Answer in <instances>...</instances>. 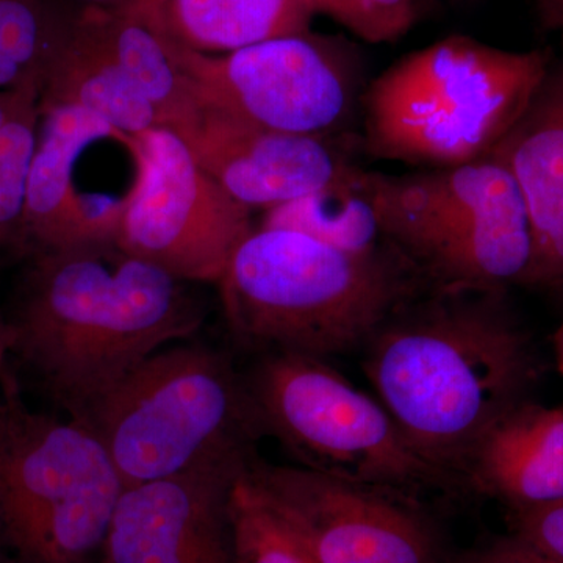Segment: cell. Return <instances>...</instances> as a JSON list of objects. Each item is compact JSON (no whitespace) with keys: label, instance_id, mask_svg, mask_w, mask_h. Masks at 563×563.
I'll list each match as a JSON object with an SVG mask.
<instances>
[{"label":"cell","instance_id":"obj_19","mask_svg":"<svg viewBox=\"0 0 563 563\" xmlns=\"http://www.w3.org/2000/svg\"><path fill=\"white\" fill-rule=\"evenodd\" d=\"M362 169L350 166L331 184L295 201L265 210L261 228L306 233L346 252L369 254L390 247L363 185Z\"/></svg>","mask_w":563,"mask_h":563},{"label":"cell","instance_id":"obj_4","mask_svg":"<svg viewBox=\"0 0 563 563\" xmlns=\"http://www.w3.org/2000/svg\"><path fill=\"white\" fill-rule=\"evenodd\" d=\"M553 57L550 47L506 51L466 35L410 52L366 84L362 150L374 161L418 169L488 157Z\"/></svg>","mask_w":563,"mask_h":563},{"label":"cell","instance_id":"obj_10","mask_svg":"<svg viewBox=\"0 0 563 563\" xmlns=\"http://www.w3.org/2000/svg\"><path fill=\"white\" fill-rule=\"evenodd\" d=\"M124 144L136 173L114 240L177 279L217 285L254 231L252 210L222 190L172 129H150Z\"/></svg>","mask_w":563,"mask_h":563},{"label":"cell","instance_id":"obj_27","mask_svg":"<svg viewBox=\"0 0 563 563\" xmlns=\"http://www.w3.org/2000/svg\"><path fill=\"white\" fill-rule=\"evenodd\" d=\"M537 14L544 31H563V0H537Z\"/></svg>","mask_w":563,"mask_h":563},{"label":"cell","instance_id":"obj_8","mask_svg":"<svg viewBox=\"0 0 563 563\" xmlns=\"http://www.w3.org/2000/svg\"><path fill=\"white\" fill-rule=\"evenodd\" d=\"M244 377L265 435L306 468L407 495L457 483L407 443L379 399L325 358L265 352Z\"/></svg>","mask_w":563,"mask_h":563},{"label":"cell","instance_id":"obj_16","mask_svg":"<svg viewBox=\"0 0 563 563\" xmlns=\"http://www.w3.org/2000/svg\"><path fill=\"white\" fill-rule=\"evenodd\" d=\"M55 3L57 21L40 101L91 111L125 136L162 128L151 103L114 57L98 7Z\"/></svg>","mask_w":563,"mask_h":563},{"label":"cell","instance_id":"obj_3","mask_svg":"<svg viewBox=\"0 0 563 563\" xmlns=\"http://www.w3.org/2000/svg\"><path fill=\"white\" fill-rule=\"evenodd\" d=\"M217 285L236 340L320 358L365 346L401 303L429 290L391 247L354 254L261 225L233 251Z\"/></svg>","mask_w":563,"mask_h":563},{"label":"cell","instance_id":"obj_11","mask_svg":"<svg viewBox=\"0 0 563 563\" xmlns=\"http://www.w3.org/2000/svg\"><path fill=\"white\" fill-rule=\"evenodd\" d=\"M317 563H437V544L407 493L255 457L244 472Z\"/></svg>","mask_w":563,"mask_h":563},{"label":"cell","instance_id":"obj_18","mask_svg":"<svg viewBox=\"0 0 563 563\" xmlns=\"http://www.w3.org/2000/svg\"><path fill=\"white\" fill-rule=\"evenodd\" d=\"M128 11L168 43L206 55L310 32L317 16L309 0H140Z\"/></svg>","mask_w":563,"mask_h":563},{"label":"cell","instance_id":"obj_12","mask_svg":"<svg viewBox=\"0 0 563 563\" xmlns=\"http://www.w3.org/2000/svg\"><path fill=\"white\" fill-rule=\"evenodd\" d=\"M251 462L128 485L99 563H233L232 493Z\"/></svg>","mask_w":563,"mask_h":563},{"label":"cell","instance_id":"obj_29","mask_svg":"<svg viewBox=\"0 0 563 563\" xmlns=\"http://www.w3.org/2000/svg\"><path fill=\"white\" fill-rule=\"evenodd\" d=\"M84 5L98 7L103 10L128 11L135 7L140 0H70Z\"/></svg>","mask_w":563,"mask_h":563},{"label":"cell","instance_id":"obj_22","mask_svg":"<svg viewBox=\"0 0 563 563\" xmlns=\"http://www.w3.org/2000/svg\"><path fill=\"white\" fill-rule=\"evenodd\" d=\"M231 515L233 563H317L262 501L244 473L233 487Z\"/></svg>","mask_w":563,"mask_h":563},{"label":"cell","instance_id":"obj_21","mask_svg":"<svg viewBox=\"0 0 563 563\" xmlns=\"http://www.w3.org/2000/svg\"><path fill=\"white\" fill-rule=\"evenodd\" d=\"M40 99L0 131V246L25 244V211L40 131Z\"/></svg>","mask_w":563,"mask_h":563},{"label":"cell","instance_id":"obj_23","mask_svg":"<svg viewBox=\"0 0 563 563\" xmlns=\"http://www.w3.org/2000/svg\"><path fill=\"white\" fill-rule=\"evenodd\" d=\"M324 14L366 43H396L431 9L433 0H309Z\"/></svg>","mask_w":563,"mask_h":563},{"label":"cell","instance_id":"obj_5","mask_svg":"<svg viewBox=\"0 0 563 563\" xmlns=\"http://www.w3.org/2000/svg\"><path fill=\"white\" fill-rule=\"evenodd\" d=\"M74 418L98 437L124 487L251 462L265 435L246 377L199 343L154 352Z\"/></svg>","mask_w":563,"mask_h":563},{"label":"cell","instance_id":"obj_9","mask_svg":"<svg viewBox=\"0 0 563 563\" xmlns=\"http://www.w3.org/2000/svg\"><path fill=\"white\" fill-rule=\"evenodd\" d=\"M165 44L202 106L251 124L333 139L361 114L363 65L342 38L310 31L222 55Z\"/></svg>","mask_w":563,"mask_h":563},{"label":"cell","instance_id":"obj_30","mask_svg":"<svg viewBox=\"0 0 563 563\" xmlns=\"http://www.w3.org/2000/svg\"><path fill=\"white\" fill-rule=\"evenodd\" d=\"M554 344L555 357H558L559 372H561L563 377V321L561 328H559V331L555 332Z\"/></svg>","mask_w":563,"mask_h":563},{"label":"cell","instance_id":"obj_25","mask_svg":"<svg viewBox=\"0 0 563 563\" xmlns=\"http://www.w3.org/2000/svg\"><path fill=\"white\" fill-rule=\"evenodd\" d=\"M463 563H559L547 555L539 553L533 548L528 547L520 540L514 539L512 542L498 544L470 558Z\"/></svg>","mask_w":563,"mask_h":563},{"label":"cell","instance_id":"obj_13","mask_svg":"<svg viewBox=\"0 0 563 563\" xmlns=\"http://www.w3.org/2000/svg\"><path fill=\"white\" fill-rule=\"evenodd\" d=\"M184 140L222 190L251 210L295 201L351 166L333 139L273 131L206 106Z\"/></svg>","mask_w":563,"mask_h":563},{"label":"cell","instance_id":"obj_17","mask_svg":"<svg viewBox=\"0 0 563 563\" xmlns=\"http://www.w3.org/2000/svg\"><path fill=\"white\" fill-rule=\"evenodd\" d=\"M463 479L517 510L563 503V407L526 401L496 422Z\"/></svg>","mask_w":563,"mask_h":563},{"label":"cell","instance_id":"obj_24","mask_svg":"<svg viewBox=\"0 0 563 563\" xmlns=\"http://www.w3.org/2000/svg\"><path fill=\"white\" fill-rule=\"evenodd\" d=\"M515 539L563 563V503L512 512Z\"/></svg>","mask_w":563,"mask_h":563},{"label":"cell","instance_id":"obj_6","mask_svg":"<svg viewBox=\"0 0 563 563\" xmlns=\"http://www.w3.org/2000/svg\"><path fill=\"white\" fill-rule=\"evenodd\" d=\"M385 242L432 290L506 291L531 268L523 191L495 154L450 168L361 172Z\"/></svg>","mask_w":563,"mask_h":563},{"label":"cell","instance_id":"obj_26","mask_svg":"<svg viewBox=\"0 0 563 563\" xmlns=\"http://www.w3.org/2000/svg\"><path fill=\"white\" fill-rule=\"evenodd\" d=\"M41 85H43V76L24 81V84L18 85V87L0 90V131H2L29 102L41 98Z\"/></svg>","mask_w":563,"mask_h":563},{"label":"cell","instance_id":"obj_28","mask_svg":"<svg viewBox=\"0 0 563 563\" xmlns=\"http://www.w3.org/2000/svg\"><path fill=\"white\" fill-rule=\"evenodd\" d=\"M10 342H9V328L5 322L0 320V406H2L3 388H5L7 374L3 369V363H5V355L9 354Z\"/></svg>","mask_w":563,"mask_h":563},{"label":"cell","instance_id":"obj_31","mask_svg":"<svg viewBox=\"0 0 563 563\" xmlns=\"http://www.w3.org/2000/svg\"><path fill=\"white\" fill-rule=\"evenodd\" d=\"M2 550H3L2 543H0V553H2Z\"/></svg>","mask_w":563,"mask_h":563},{"label":"cell","instance_id":"obj_2","mask_svg":"<svg viewBox=\"0 0 563 563\" xmlns=\"http://www.w3.org/2000/svg\"><path fill=\"white\" fill-rule=\"evenodd\" d=\"M196 284L114 240L36 252L9 328L13 351L69 415L207 317Z\"/></svg>","mask_w":563,"mask_h":563},{"label":"cell","instance_id":"obj_14","mask_svg":"<svg viewBox=\"0 0 563 563\" xmlns=\"http://www.w3.org/2000/svg\"><path fill=\"white\" fill-rule=\"evenodd\" d=\"M40 110L25 244L41 252L117 239L122 199L84 195L74 184V172L91 144L111 139L124 144L128 136L80 107L40 101Z\"/></svg>","mask_w":563,"mask_h":563},{"label":"cell","instance_id":"obj_1","mask_svg":"<svg viewBox=\"0 0 563 563\" xmlns=\"http://www.w3.org/2000/svg\"><path fill=\"white\" fill-rule=\"evenodd\" d=\"M363 369L407 443L463 479L481 440L542 376L506 291L420 292L365 343Z\"/></svg>","mask_w":563,"mask_h":563},{"label":"cell","instance_id":"obj_15","mask_svg":"<svg viewBox=\"0 0 563 563\" xmlns=\"http://www.w3.org/2000/svg\"><path fill=\"white\" fill-rule=\"evenodd\" d=\"M523 191L533 254L526 287L563 285V54L555 55L514 128L493 151Z\"/></svg>","mask_w":563,"mask_h":563},{"label":"cell","instance_id":"obj_20","mask_svg":"<svg viewBox=\"0 0 563 563\" xmlns=\"http://www.w3.org/2000/svg\"><path fill=\"white\" fill-rule=\"evenodd\" d=\"M55 21V0H0V90L43 76Z\"/></svg>","mask_w":563,"mask_h":563},{"label":"cell","instance_id":"obj_7","mask_svg":"<svg viewBox=\"0 0 563 563\" xmlns=\"http://www.w3.org/2000/svg\"><path fill=\"white\" fill-rule=\"evenodd\" d=\"M124 490L77 418L33 412L7 376L0 406V543L24 563H99Z\"/></svg>","mask_w":563,"mask_h":563}]
</instances>
